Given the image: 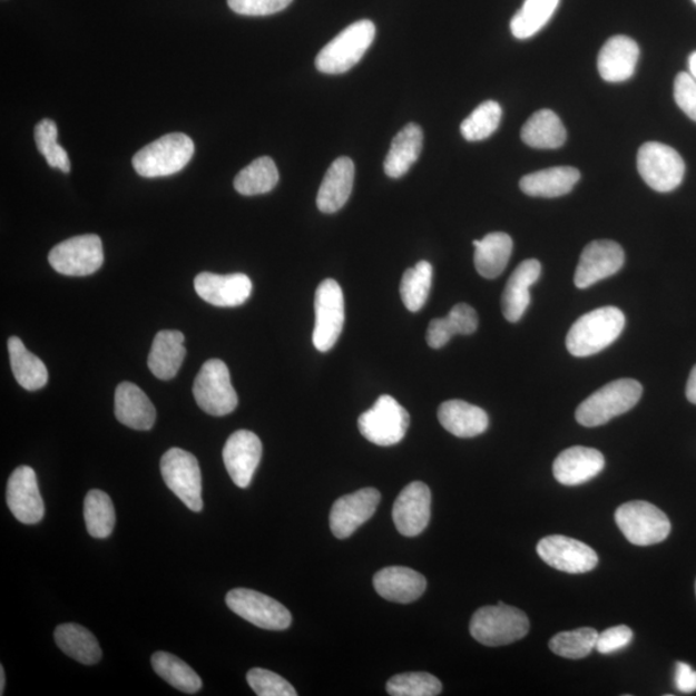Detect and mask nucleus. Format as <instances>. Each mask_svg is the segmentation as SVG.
Listing matches in <instances>:
<instances>
[{
	"label": "nucleus",
	"instance_id": "1",
	"mask_svg": "<svg viewBox=\"0 0 696 696\" xmlns=\"http://www.w3.org/2000/svg\"><path fill=\"white\" fill-rule=\"evenodd\" d=\"M626 326V316L618 307L606 306L591 311L572 324L567 347L572 356L599 354L616 342Z\"/></svg>",
	"mask_w": 696,
	"mask_h": 696
},
{
	"label": "nucleus",
	"instance_id": "2",
	"mask_svg": "<svg viewBox=\"0 0 696 696\" xmlns=\"http://www.w3.org/2000/svg\"><path fill=\"white\" fill-rule=\"evenodd\" d=\"M643 396L641 383L621 379L594 392L576 412L577 421L585 428H597L635 408Z\"/></svg>",
	"mask_w": 696,
	"mask_h": 696
},
{
	"label": "nucleus",
	"instance_id": "3",
	"mask_svg": "<svg viewBox=\"0 0 696 696\" xmlns=\"http://www.w3.org/2000/svg\"><path fill=\"white\" fill-rule=\"evenodd\" d=\"M529 628L527 614L503 602L480 608L473 614L470 624L474 640L491 648L521 640L528 635Z\"/></svg>",
	"mask_w": 696,
	"mask_h": 696
},
{
	"label": "nucleus",
	"instance_id": "4",
	"mask_svg": "<svg viewBox=\"0 0 696 696\" xmlns=\"http://www.w3.org/2000/svg\"><path fill=\"white\" fill-rule=\"evenodd\" d=\"M375 38V24L360 20L350 24L331 40L316 56V69L330 76H337L355 67L370 49Z\"/></svg>",
	"mask_w": 696,
	"mask_h": 696
},
{
	"label": "nucleus",
	"instance_id": "5",
	"mask_svg": "<svg viewBox=\"0 0 696 696\" xmlns=\"http://www.w3.org/2000/svg\"><path fill=\"white\" fill-rule=\"evenodd\" d=\"M195 151L193 139L184 134H169L139 150L133 160L137 174L146 178L178 174L190 163Z\"/></svg>",
	"mask_w": 696,
	"mask_h": 696
},
{
	"label": "nucleus",
	"instance_id": "6",
	"mask_svg": "<svg viewBox=\"0 0 696 696\" xmlns=\"http://www.w3.org/2000/svg\"><path fill=\"white\" fill-rule=\"evenodd\" d=\"M616 522L629 543L648 547L661 543L670 533L667 514L649 502L634 501L621 504Z\"/></svg>",
	"mask_w": 696,
	"mask_h": 696
},
{
	"label": "nucleus",
	"instance_id": "7",
	"mask_svg": "<svg viewBox=\"0 0 696 696\" xmlns=\"http://www.w3.org/2000/svg\"><path fill=\"white\" fill-rule=\"evenodd\" d=\"M160 472L168 489L182 499L188 510H203L202 471L195 455L184 449L171 448L161 457Z\"/></svg>",
	"mask_w": 696,
	"mask_h": 696
},
{
	"label": "nucleus",
	"instance_id": "8",
	"mask_svg": "<svg viewBox=\"0 0 696 696\" xmlns=\"http://www.w3.org/2000/svg\"><path fill=\"white\" fill-rule=\"evenodd\" d=\"M357 424L367 441L380 447H391L404 439L411 416L394 398L382 395L370 411L360 415Z\"/></svg>",
	"mask_w": 696,
	"mask_h": 696
},
{
	"label": "nucleus",
	"instance_id": "9",
	"mask_svg": "<svg viewBox=\"0 0 696 696\" xmlns=\"http://www.w3.org/2000/svg\"><path fill=\"white\" fill-rule=\"evenodd\" d=\"M637 169L646 185L658 193L674 192L685 176V161L673 147L646 143L637 154Z\"/></svg>",
	"mask_w": 696,
	"mask_h": 696
},
{
	"label": "nucleus",
	"instance_id": "10",
	"mask_svg": "<svg viewBox=\"0 0 696 696\" xmlns=\"http://www.w3.org/2000/svg\"><path fill=\"white\" fill-rule=\"evenodd\" d=\"M193 392L202 411L210 415H227L237 406L231 372L223 360L210 359L202 366L199 374L196 375Z\"/></svg>",
	"mask_w": 696,
	"mask_h": 696
},
{
	"label": "nucleus",
	"instance_id": "11",
	"mask_svg": "<svg viewBox=\"0 0 696 696\" xmlns=\"http://www.w3.org/2000/svg\"><path fill=\"white\" fill-rule=\"evenodd\" d=\"M345 325V298L337 282L326 278L315 293V327L313 343L326 352L337 343Z\"/></svg>",
	"mask_w": 696,
	"mask_h": 696
},
{
	"label": "nucleus",
	"instance_id": "12",
	"mask_svg": "<svg viewBox=\"0 0 696 696\" xmlns=\"http://www.w3.org/2000/svg\"><path fill=\"white\" fill-rule=\"evenodd\" d=\"M226 604L236 616L262 629L284 630L292 625V614L284 605L253 589H233Z\"/></svg>",
	"mask_w": 696,
	"mask_h": 696
},
{
	"label": "nucleus",
	"instance_id": "13",
	"mask_svg": "<svg viewBox=\"0 0 696 696\" xmlns=\"http://www.w3.org/2000/svg\"><path fill=\"white\" fill-rule=\"evenodd\" d=\"M48 261L56 272L62 275H92L104 264L102 242L94 234L73 236L57 244L49 252Z\"/></svg>",
	"mask_w": 696,
	"mask_h": 696
},
{
	"label": "nucleus",
	"instance_id": "14",
	"mask_svg": "<svg viewBox=\"0 0 696 696\" xmlns=\"http://www.w3.org/2000/svg\"><path fill=\"white\" fill-rule=\"evenodd\" d=\"M537 552L551 568L568 575H585L599 563V556L591 547L565 536H550L539 540Z\"/></svg>",
	"mask_w": 696,
	"mask_h": 696
},
{
	"label": "nucleus",
	"instance_id": "15",
	"mask_svg": "<svg viewBox=\"0 0 696 696\" xmlns=\"http://www.w3.org/2000/svg\"><path fill=\"white\" fill-rule=\"evenodd\" d=\"M625 251L616 242L595 241L581 252L576 269L575 284L587 290L596 283L617 274L625 265Z\"/></svg>",
	"mask_w": 696,
	"mask_h": 696
},
{
	"label": "nucleus",
	"instance_id": "16",
	"mask_svg": "<svg viewBox=\"0 0 696 696\" xmlns=\"http://www.w3.org/2000/svg\"><path fill=\"white\" fill-rule=\"evenodd\" d=\"M381 493L374 488H364L343 496L334 502L330 516L332 533L346 539L355 533L379 509Z\"/></svg>",
	"mask_w": 696,
	"mask_h": 696
},
{
	"label": "nucleus",
	"instance_id": "17",
	"mask_svg": "<svg viewBox=\"0 0 696 696\" xmlns=\"http://www.w3.org/2000/svg\"><path fill=\"white\" fill-rule=\"evenodd\" d=\"M7 503L14 518L27 526L42 521L45 502L40 496L37 473L29 465L16 469L7 486Z\"/></svg>",
	"mask_w": 696,
	"mask_h": 696
},
{
	"label": "nucleus",
	"instance_id": "18",
	"mask_svg": "<svg viewBox=\"0 0 696 696\" xmlns=\"http://www.w3.org/2000/svg\"><path fill=\"white\" fill-rule=\"evenodd\" d=\"M392 519L400 535L416 537L428 528L431 519V490L424 482L414 481L396 498Z\"/></svg>",
	"mask_w": 696,
	"mask_h": 696
},
{
	"label": "nucleus",
	"instance_id": "19",
	"mask_svg": "<svg viewBox=\"0 0 696 696\" xmlns=\"http://www.w3.org/2000/svg\"><path fill=\"white\" fill-rule=\"evenodd\" d=\"M224 462L234 484L248 488L262 458V442L256 433L239 430L227 439Z\"/></svg>",
	"mask_w": 696,
	"mask_h": 696
},
{
	"label": "nucleus",
	"instance_id": "20",
	"mask_svg": "<svg viewBox=\"0 0 696 696\" xmlns=\"http://www.w3.org/2000/svg\"><path fill=\"white\" fill-rule=\"evenodd\" d=\"M198 296L217 307H237L247 302L253 291L251 278L244 274L217 275L202 273L195 277Z\"/></svg>",
	"mask_w": 696,
	"mask_h": 696
},
{
	"label": "nucleus",
	"instance_id": "21",
	"mask_svg": "<svg viewBox=\"0 0 696 696\" xmlns=\"http://www.w3.org/2000/svg\"><path fill=\"white\" fill-rule=\"evenodd\" d=\"M605 458L599 450L586 447H572L563 450L553 462V477L562 486L586 484L600 474Z\"/></svg>",
	"mask_w": 696,
	"mask_h": 696
},
{
	"label": "nucleus",
	"instance_id": "22",
	"mask_svg": "<svg viewBox=\"0 0 696 696\" xmlns=\"http://www.w3.org/2000/svg\"><path fill=\"white\" fill-rule=\"evenodd\" d=\"M638 57H640V47L626 36L611 37L601 48L597 68L600 76L609 84H620L633 78Z\"/></svg>",
	"mask_w": 696,
	"mask_h": 696
},
{
	"label": "nucleus",
	"instance_id": "23",
	"mask_svg": "<svg viewBox=\"0 0 696 696\" xmlns=\"http://www.w3.org/2000/svg\"><path fill=\"white\" fill-rule=\"evenodd\" d=\"M373 585L384 600L409 604L420 599L428 588V580L411 568L389 567L376 572Z\"/></svg>",
	"mask_w": 696,
	"mask_h": 696
},
{
	"label": "nucleus",
	"instance_id": "24",
	"mask_svg": "<svg viewBox=\"0 0 696 696\" xmlns=\"http://www.w3.org/2000/svg\"><path fill=\"white\" fill-rule=\"evenodd\" d=\"M354 182V161L346 157L335 159L326 170L321 188H318L316 199L318 210L332 215L345 207Z\"/></svg>",
	"mask_w": 696,
	"mask_h": 696
},
{
	"label": "nucleus",
	"instance_id": "25",
	"mask_svg": "<svg viewBox=\"0 0 696 696\" xmlns=\"http://www.w3.org/2000/svg\"><path fill=\"white\" fill-rule=\"evenodd\" d=\"M542 265L538 259H527L516 267L507 282L502 296V313L510 323L521 321L530 305V286L536 284Z\"/></svg>",
	"mask_w": 696,
	"mask_h": 696
},
{
	"label": "nucleus",
	"instance_id": "26",
	"mask_svg": "<svg viewBox=\"0 0 696 696\" xmlns=\"http://www.w3.org/2000/svg\"><path fill=\"white\" fill-rule=\"evenodd\" d=\"M116 416L129 429L149 431L157 420V411L141 389L122 382L116 391Z\"/></svg>",
	"mask_w": 696,
	"mask_h": 696
},
{
	"label": "nucleus",
	"instance_id": "27",
	"mask_svg": "<svg viewBox=\"0 0 696 696\" xmlns=\"http://www.w3.org/2000/svg\"><path fill=\"white\" fill-rule=\"evenodd\" d=\"M438 416L442 428L457 438L479 437L489 428L487 412L463 400L445 401L440 405Z\"/></svg>",
	"mask_w": 696,
	"mask_h": 696
},
{
	"label": "nucleus",
	"instance_id": "28",
	"mask_svg": "<svg viewBox=\"0 0 696 696\" xmlns=\"http://www.w3.org/2000/svg\"><path fill=\"white\" fill-rule=\"evenodd\" d=\"M184 341V333L178 331H160L155 335L147 365L157 379H175L186 356Z\"/></svg>",
	"mask_w": 696,
	"mask_h": 696
},
{
	"label": "nucleus",
	"instance_id": "29",
	"mask_svg": "<svg viewBox=\"0 0 696 696\" xmlns=\"http://www.w3.org/2000/svg\"><path fill=\"white\" fill-rule=\"evenodd\" d=\"M580 179L579 170L572 167H555L535 171L521 178L523 194L536 198H559L569 194Z\"/></svg>",
	"mask_w": 696,
	"mask_h": 696
},
{
	"label": "nucleus",
	"instance_id": "30",
	"mask_svg": "<svg viewBox=\"0 0 696 696\" xmlns=\"http://www.w3.org/2000/svg\"><path fill=\"white\" fill-rule=\"evenodd\" d=\"M423 146L422 128L415 122H409L392 139V144L384 160V171L391 178H400L408 174L413 164L420 158Z\"/></svg>",
	"mask_w": 696,
	"mask_h": 696
},
{
	"label": "nucleus",
	"instance_id": "31",
	"mask_svg": "<svg viewBox=\"0 0 696 696\" xmlns=\"http://www.w3.org/2000/svg\"><path fill=\"white\" fill-rule=\"evenodd\" d=\"M479 316L477 311L467 303H458L445 317L433 318L429 325L425 341L431 349H441L455 334L469 335L477 332Z\"/></svg>",
	"mask_w": 696,
	"mask_h": 696
},
{
	"label": "nucleus",
	"instance_id": "32",
	"mask_svg": "<svg viewBox=\"0 0 696 696\" xmlns=\"http://www.w3.org/2000/svg\"><path fill=\"white\" fill-rule=\"evenodd\" d=\"M474 266L486 278H496L509 265L513 242L506 233H491L484 239L474 241Z\"/></svg>",
	"mask_w": 696,
	"mask_h": 696
},
{
	"label": "nucleus",
	"instance_id": "33",
	"mask_svg": "<svg viewBox=\"0 0 696 696\" xmlns=\"http://www.w3.org/2000/svg\"><path fill=\"white\" fill-rule=\"evenodd\" d=\"M521 139L535 149H559L567 141V129L552 110H539L521 129Z\"/></svg>",
	"mask_w": 696,
	"mask_h": 696
},
{
	"label": "nucleus",
	"instance_id": "34",
	"mask_svg": "<svg viewBox=\"0 0 696 696\" xmlns=\"http://www.w3.org/2000/svg\"><path fill=\"white\" fill-rule=\"evenodd\" d=\"M55 641L65 654L81 665L94 666L102 658L97 638L79 625L68 624L57 627Z\"/></svg>",
	"mask_w": 696,
	"mask_h": 696
},
{
	"label": "nucleus",
	"instance_id": "35",
	"mask_svg": "<svg viewBox=\"0 0 696 696\" xmlns=\"http://www.w3.org/2000/svg\"><path fill=\"white\" fill-rule=\"evenodd\" d=\"M8 352L16 381L28 391L43 389L48 383V371L46 364L35 354L24 347L19 337L8 340Z\"/></svg>",
	"mask_w": 696,
	"mask_h": 696
},
{
	"label": "nucleus",
	"instance_id": "36",
	"mask_svg": "<svg viewBox=\"0 0 696 696\" xmlns=\"http://www.w3.org/2000/svg\"><path fill=\"white\" fill-rule=\"evenodd\" d=\"M151 665L164 682L186 694H196L202 689V678L186 663L174 654L158 651L153 655Z\"/></svg>",
	"mask_w": 696,
	"mask_h": 696
},
{
	"label": "nucleus",
	"instance_id": "37",
	"mask_svg": "<svg viewBox=\"0 0 696 696\" xmlns=\"http://www.w3.org/2000/svg\"><path fill=\"white\" fill-rule=\"evenodd\" d=\"M278 183V170L275 161L268 157L253 160L237 174L234 182L235 190L244 196L267 194Z\"/></svg>",
	"mask_w": 696,
	"mask_h": 696
},
{
	"label": "nucleus",
	"instance_id": "38",
	"mask_svg": "<svg viewBox=\"0 0 696 696\" xmlns=\"http://www.w3.org/2000/svg\"><path fill=\"white\" fill-rule=\"evenodd\" d=\"M560 0H526L511 20L514 38L529 39L542 30L559 7Z\"/></svg>",
	"mask_w": 696,
	"mask_h": 696
},
{
	"label": "nucleus",
	"instance_id": "39",
	"mask_svg": "<svg viewBox=\"0 0 696 696\" xmlns=\"http://www.w3.org/2000/svg\"><path fill=\"white\" fill-rule=\"evenodd\" d=\"M85 520L91 537L105 539L116 527V510L111 498L102 490H91L85 499Z\"/></svg>",
	"mask_w": 696,
	"mask_h": 696
},
{
	"label": "nucleus",
	"instance_id": "40",
	"mask_svg": "<svg viewBox=\"0 0 696 696\" xmlns=\"http://www.w3.org/2000/svg\"><path fill=\"white\" fill-rule=\"evenodd\" d=\"M432 284V266L428 261L408 268L401 278L400 294L405 307L412 313L420 311L429 300Z\"/></svg>",
	"mask_w": 696,
	"mask_h": 696
},
{
	"label": "nucleus",
	"instance_id": "41",
	"mask_svg": "<svg viewBox=\"0 0 696 696\" xmlns=\"http://www.w3.org/2000/svg\"><path fill=\"white\" fill-rule=\"evenodd\" d=\"M597 637L599 633L591 627L567 630L551 638L550 649L561 658L584 659L596 649Z\"/></svg>",
	"mask_w": 696,
	"mask_h": 696
},
{
	"label": "nucleus",
	"instance_id": "42",
	"mask_svg": "<svg viewBox=\"0 0 696 696\" xmlns=\"http://www.w3.org/2000/svg\"><path fill=\"white\" fill-rule=\"evenodd\" d=\"M502 108L496 101H486L478 106L461 125V134L467 141H482L496 133L502 120Z\"/></svg>",
	"mask_w": 696,
	"mask_h": 696
},
{
	"label": "nucleus",
	"instance_id": "43",
	"mask_svg": "<svg viewBox=\"0 0 696 696\" xmlns=\"http://www.w3.org/2000/svg\"><path fill=\"white\" fill-rule=\"evenodd\" d=\"M36 144L40 154L46 158L48 166L59 168L63 174L70 171V160L67 150L57 143L59 129L51 119L40 120L35 130Z\"/></svg>",
	"mask_w": 696,
	"mask_h": 696
},
{
	"label": "nucleus",
	"instance_id": "44",
	"mask_svg": "<svg viewBox=\"0 0 696 696\" xmlns=\"http://www.w3.org/2000/svg\"><path fill=\"white\" fill-rule=\"evenodd\" d=\"M386 689L392 696H437L442 685L438 677L428 673H409L390 678Z\"/></svg>",
	"mask_w": 696,
	"mask_h": 696
},
{
	"label": "nucleus",
	"instance_id": "45",
	"mask_svg": "<svg viewBox=\"0 0 696 696\" xmlns=\"http://www.w3.org/2000/svg\"><path fill=\"white\" fill-rule=\"evenodd\" d=\"M247 682L251 689L258 696H297L298 693L286 682L272 670L264 668H253L247 674Z\"/></svg>",
	"mask_w": 696,
	"mask_h": 696
},
{
	"label": "nucleus",
	"instance_id": "46",
	"mask_svg": "<svg viewBox=\"0 0 696 696\" xmlns=\"http://www.w3.org/2000/svg\"><path fill=\"white\" fill-rule=\"evenodd\" d=\"M293 0H227L228 7L237 14L269 16L288 8Z\"/></svg>",
	"mask_w": 696,
	"mask_h": 696
},
{
	"label": "nucleus",
	"instance_id": "47",
	"mask_svg": "<svg viewBox=\"0 0 696 696\" xmlns=\"http://www.w3.org/2000/svg\"><path fill=\"white\" fill-rule=\"evenodd\" d=\"M675 100L687 117L696 121V80L687 72H679L675 80Z\"/></svg>",
	"mask_w": 696,
	"mask_h": 696
},
{
	"label": "nucleus",
	"instance_id": "48",
	"mask_svg": "<svg viewBox=\"0 0 696 696\" xmlns=\"http://www.w3.org/2000/svg\"><path fill=\"white\" fill-rule=\"evenodd\" d=\"M634 633L627 626H616L605 629L604 633L597 637L596 649L600 654H612L633 643Z\"/></svg>",
	"mask_w": 696,
	"mask_h": 696
},
{
	"label": "nucleus",
	"instance_id": "49",
	"mask_svg": "<svg viewBox=\"0 0 696 696\" xmlns=\"http://www.w3.org/2000/svg\"><path fill=\"white\" fill-rule=\"evenodd\" d=\"M675 686L678 692L685 694L696 692V670L686 665V663H676Z\"/></svg>",
	"mask_w": 696,
	"mask_h": 696
},
{
	"label": "nucleus",
	"instance_id": "50",
	"mask_svg": "<svg viewBox=\"0 0 696 696\" xmlns=\"http://www.w3.org/2000/svg\"><path fill=\"white\" fill-rule=\"evenodd\" d=\"M686 398L696 405V365L693 367L689 381H687Z\"/></svg>",
	"mask_w": 696,
	"mask_h": 696
},
{
	"label": "nucleus",
	"instance_id": "51",
	"mask_svg": "<svg viewBox=\"0 0 696 696\" xmlns=\"http://www.w3.org/2000/svg\"><path fill=\"white\" fill-rule=\"evenodd\" d=\"M690 76L696 80V52L689 59Z\"/></svg>",
	"mask_w": 696,
	"mask_h": 696
},
{
	"label": "nucleus",
	"instance_id": "52",
	"mask_svg": "<svg viewBox=\"0 0 696 696\" xmlns=\"http://www.w3.org/2000/svg\"><path fill=\"white\" fill-rule=\"evenodd\" d=\"M4 687H6V674H4V668L2 666L0 667V695L4 694Z\"/></svg>",
	"mask_w": 696,
	"mask_h": 696
},
{
	"label": "nucleus",
	"instance_id": "53",
	"mask_svg": "<svg viewBox=\"0 0 696 696\" xmlns=\"http://www.w3.org/2000/svg\"><path fill=\"white\" fill-rule=\"evenodd\" d=\"M693 2L696 4V0H693Z\"/></svg>",
	"mask_w": 696,
	"mask_h": 696
},
{
	"label": "nucleus",
	"instance_id": "54",
	"mask_svg": "<svg viewBox=\"0 0 696 696\" xmlns=\"http://www.w3.org/2000/svg\"><path fill=\"white\" fill-rule=\"evenodd\" d=\"M695 592H696V584H695Z\"/></svg>",
	"mask_w": 696,
	"mask_h": 696
}]
</instances>
